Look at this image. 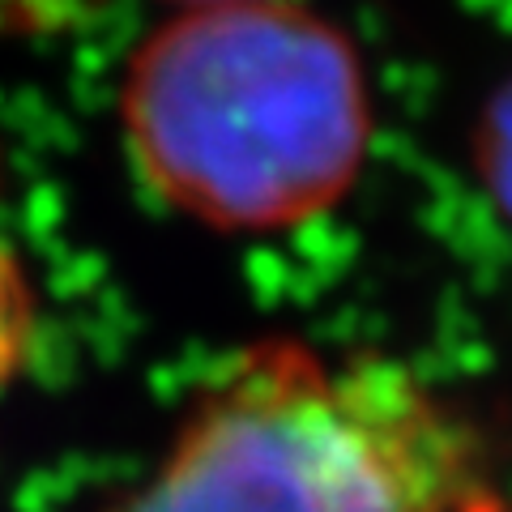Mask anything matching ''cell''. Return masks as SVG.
<instances>
[{
  "mask_svg": "<svg viewBox=\"0 0 512 512\" xmlns=\"http://www.w3.org/2000/svg\"><path fill=\"white\" fill-rule=\"evenodd\" d=\"M120 128L171 210L231 235L316 222L372 150V90L342 26L295 0L175 9L133 52Z\"/></svg>",
  "mask_w": 512,
  "mask_h": 512,
  "instance_id": "6da1fadb",
  "label": "cell"
},
{
  "mask_svg": "<svg viewBox=\"0 0 512 512\" xmlns=\"http://www.w3.org/2000/svg\"><path fill=\"white\" fill-rule=\"evenodd\" d=\"M111 512H508L478 427L389 359L261 342Z\"/></svg>",
  "mask_w": 512,
  "mask_h": 512,
  "instance_id": "7a4b0ae2",
  "label": "cell"
},
{
  "mask_svg": "<svg viewBox=\"0 0 512 512\" xmlns=\"http://www.w3.org/2000/svg\"><path fill=\"white\" fill-rule=\"evenodd\" d=\"M35 286L22 265L18 248L0 235V402L26 372L30 346H35Z\"/></svg>",
  "mask_w": 512,
  "mask_h": 512,
  "instance_id": "3957f363",
  "label": "cell"
},
{
  "mask_svg": "<svg viewBox=\"0 0 512 512\" xmlns=\"http://www.w3.org/2000/svg\"><path fill=\"white\" fill-rule=\"evenodd\" d=\"M175 9H192V5H218V0H171Z\"/></svg>",
  "mask_w": 512,
  "mask_h": 512,
  "instance_id": "277c9868",
  "label": "cell"
}]
</instances>
